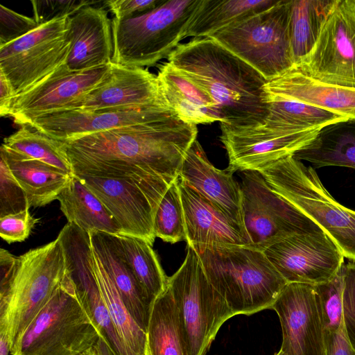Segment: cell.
Instances as JSON below:
<instances>
[{
  "label": "cell",
  "instance_id": "1",
  "mask_svg": "<svg viewBox=\"0 0 355 355\" xmlns=\"http://www.w3.org/2000/svg\"><path fill=\"white\" fill-rule=\"evenodd\" d=\"M197 135L169 107L146 122L58 141L73 175L133 182L162 198Z\"/></svg>",
  "mask_w": 355,
  "mask_h": 355
},
{
  "label": "cell",
  "instance_id": "2",
  "mask_svg": "<svg viewBox=\"0 0 355 355\" xmlns=\"http://www.w3.org/2000/svg\"><path fill=\"white\" fill-rule=\"evenodd\" d=\"M168 62L206 91L217 104L222 122L234 129L263 125L268 82L255 69L209 37L179 44Z\"/></svg>",
  "mask_w": 355,
  "mask_h": 355
},
{
  "label": "cell",
  "instance_id": "3",
  "mask_svg": "<svg viewBox=\"0 0 355 355\" xmlns=\"http://www.w3.org/2000/svg\"><path fill=\"white\" fill-rule=\"evenodd\" d=\"M193 248L207 279L234 315L271 309L288 284L264 252L254 248L232 245Z\"/></svg>",
  "mask_w": 355,
  "mask_h": 355
},
{
  "label": "cell",
  "instance_id": "4",
  "mask_svg": "<svg viewBox=\"0 0 355 355\" xmlns=\"http://www.w3.org/2000/svg\"><path fill=\"white\" fill-rule=\"evenodd\" d=\"M100 338L67 270L47 303L15 343L10 355H80L94 347Z\"/></svg>",
  "mask_w": 355,
  "mask_h": 355
},
{
  "label": "cell",
  "instance_id": "5",
  "mask_svg": "<svg viewBox=\"0 0 355 355\" xmlns=\"http://www.w3.org/2000/svg\"><path fill=\"white\" fill-rule=\"evenodd\" d=\"M259 173L274 192L318 225L345 258L355 261V211L333 198L312 166L290 155Z\"/></svg>",
  "mask_w": 355,
  "mask_h": 355
},
{
  "label": "cell",
  "instance_id": "6",
  "mask_svg": "<svg viewBox=\"0 0 355 355\" xmlns=\"http://www.w3.org/2000/svg\"><path fill=\"white\" fill-rule=\"evenodd\" d=\"M67 272L64 252L58 236L19 256L12 283L0 293V335L8 341L10 351Z\"/></svg>",
  "mask_w": 355,
  "mask_h": 355
},
{
  "label": "cell",
  "instance_id": "7",
  "mask_svg": "<svg viewBox=\"0 0 355 355\" xmlns=\"http://www.w3.org/2000/svg\"><path fill=\"white\" fill-rule=\"evenodd\" d=\"M200 0H170L133 17L112 19V62L125 67L152 66L184 39Z\"/></svg>",
  "mask_w": 355,
  "mask_h": 355
},
{
  "label": "cell",
  "instance_id": "8",
  "mask_svg": "<svg viewBox=\"0 0 355 355\" xmlns=\"http://www.w3.org/2000/svg\"><path fill=\"white\" fill-rule=\"evenodd\" d=\"M291 0L232 24L209 37L250 64L267 81L293 65L290 37Z\"/></svg>",
  "mask_w": 355,
  "mask_h": 355
},
{
  "label": "cell",
  "instance_id": "9",
  "mask_svg": "<svg viewBox=\"0 0 355 355\" xmlns=\"http://www.w3.org/2000/svg\"><path fill=\"white\" fill-rule=\"evenodd\" d=\"M167 287L189 355H205L222 324L234 314L207 279L191 245L181 266L168 277Z\"/></svg>",
  "mask_w": 355,
  "mask_h": 355
},
{
  "label": "cell",
  "instance_id": "10",
  "mask_svg": "<svg viewBox=\"0 0 355 355\" xmlns=\"http://www.w3.org/2000/svg\"><path fill=\"white\" fill-rule=\"evenodd\" d=\"M69 17L39 25L20 38L0 46V71L9 82L14 97L65 64L71 48Z\"/></svg>",
  "mask_w": 355,
  "mask_h": 355
},
{
  "label": "cell",
  "instance_id": "11",
  "mask_svg": "<svg viewBox=\"0 0 355 355\" xmlns=\"http://www.w3.org/2000/svg\"><path fill=\"white\" fill-rule=\"evenodd\" d=\"M241 189L243 221L250 247L264 251L293 235L323 232L274 192L259 172L245 171Z\"/></svg>",
  "mask_w": 355,
  "mask_h": 355
},
{
  "label": "cell",
  "instance_id": "12",
  "mask_svg": "<svg viewBox=\"0 0 355 355\" xmlns=\"http://www.w3.org/2000/svg\"><path fill=\"white\" fill-rule=\"evenodd\" d=\"M295 66L320 81L355 88V0H336L313 47Z\"/></svg>",
  "mask_w": 355,
  "mask_h": 355
},
{
  "label": "cell",
  "instance_id": "13",
  "mask_svg": "<svg viewBox=\"0 0 355 355\" xmlns=\"http://www.w3.org/2000/svg\"><path fill=\"white\" fill-rule=\"evenodd\" d=\"M263 252L287 283L320 284L345 265L342 252L324 232L293 235Z\"/></svg>",
  "mask_w": 355,
  "mask_h": 355
},
{
  "label": "cell",
  "instance_id": "14",
  "mask_svg": "<svg viewBox=\"0 0 355 355\" xmlns=\"http://www.w3.org/2000/svg\"><path fill=\"white\" fill-rule=\"evenodd\" d=\"M220 139L228 157L227 169L259 172L276 161L293 155L311 142L322 130L289 132L260 125L234 129L220 125Z\"/></svg>",
  "mask_w": 355,
  "mask_h": 355
},
{
  "label": "cell",
  "instance_id": "15",
  "mask_svg": "<svg viewBox=\"0 0 355 355\" xmlns=\"http://www.w3.org/2000/svg\"><path fill=\"white\" fill-rule=\"evenodd\" d=\"M77 293L114 355H136L121 340L101 294L93 268L89 233L67 223L58 236Z\"/></svg>",
  "mask_w": 355,
  "mask_h": 355
},
{
  "label": "cell",
  "instance_id": "16",
  "mask_svg": "<svg viewBox=\"0 0 355 355\" xmlns=\"http://www.w3.org/2000/svg\"><path fill=\"white\" fill-rule=\"evenodd\" d=\"M111 64L78 72L69 71L65 64L61 66L26 92L14 97L10 116L21 126L39 116L69 110L107 78Z\"/></svg>",
  "mask_w": 355,
  "mask_h": 355
},
{
  "label": "cell",
  "instance_id": "17",
  "mask_svg": "<svg viewBox=\"0 0 355 355\" xmlns=\"http://www.w3.org/2000/svg\"><path fill=\"white\" fill-rule=\"evenodd\" d=\"M271 309L281 324L282 351L287 355H325L324 329L313 286L288 283Z\"/></svg>",
  "mask_w": 355,
  "mask_h": 355
},
{
  "label": "cell",
  "instance_id": "18",
  "mask_svg": "<svg viewBox=\"0 0 355 355\" xmlns=\"http://www.w3.org/2000/svg\"><path fill=\"white\" fill-rule=\"evenodd\" d=\"M78 178L108 210L121 228V234L141 239L153 245L156 238L154 216L161 198L152 196L133 182L90 176Z\"/></svg>",
  "mask_w": 355,
  "mask_h": 355
},
{
  "label": "cell",
  "instance_id": "19",
  "mask_svg": "<svg viewBox=\"0 0 355 355\" xmlns=\"http://www.w3.org/2000/svg\"><path fill=\"white\" fill-rule=\"evenodd\" d=\"M164 104L157 76L147 69L112 62L107 78L69 110L92 112Z\"/></svg>",
  "mask_w": 355,
  "mask_h": 355
},
{
  "label": "cell",
  "instance_id": "20",
  "mask_svg": "<svg viewBox=\"0 0 355 355\" xmlns=\"http://www.w3.org/2000/svg\"><path fill=\"white\" fill-rule=\"evenodd\" d=\"M168 104L98 111L62 110L35 118L26 125L58 141L132 125L157 118Z\"/></svg>",
  "mask_w": 355,
  "mask_h": 355
},
{
  "label": "cell",
  "instance_id": "21",
  "mask_svg": "<svg viewBox=\"0 0 355 355\" xmlns=\"http://www.w3.org/2000/svg\"><path fill=\"white\" fill-rule=\"evenodd\" d=\"M178 180L189 245L250 246L243 227L179 178Z\"/></svg>",
  "mask_w": 355,
  "mask_h": 355
},
{
  "label": "cell",
  "instance_id": "22",
  "mask_svg": "<svg viewBox=\"0 0 355 355\" xmlns=\"http://www.w3.org/2000/svg\"><path fill=\"white\" fill-rule=\"evenodd\" d=\"M68 27L71 48L65 66L69 71H87L112 63V21L103 8H81L69 17Z\"/></svg>",
  "mask_w": 355,
  "mask_h": 355
},
{
  "label": "cell",
  "instance_id": "23",
  "mask_svg": "<svg viewBox=\"0 0 355 355\" xmlns=\"http://www.w3.org/2000/svg\"><path fill=\"white\" fill-rule=\"evenodd\" d=\"M233 173L227 168H216L196 139L187 153L178 178L245 230L241 185L233 178Z\"/></svg>",
  "mask_w": 355,
  "mask_h": 355
},
{
  "label": "cell",
  "instance_id": "24",
  "mask_svg": "<svg viewBox=\"0 0 355 355\" xmlns=\"http://www.w3.org/2000/svg\"><path fill=\"white\" fill-rule=\"evenodd\" d=\"M266 96L295 101L355 121V88L313 78L293 65L264 87Z\"/></svg>",
  "mask_w": 355,
  "mask_h": 355
},
{
  "label": "cell",
  "instance_id": "25",
  "mask_svg": "<svg viewBox=\"0 0 355 355\" xmlns=\"http://www.w3.org/2000/svg\"><path fill=\"white\" fill-rule=\"evenodd\" d=\"M92 248L115 285L125 306L146 333L154 301L144 290L125 260L116 235L89 232Z\"/></svg>",
  "mask_w": 355,
  "mask_h": 355
},
{
  "label": "cell",
  "instance_id": "26",
  "mask_svg": "<svg viewBox=\"0 0 355 355\" xmlns=\"http://www.w3.org/2000/svg\"><path fill=\"white\" fill-rule=\"evenodd\" d=\"M157 78L167 104L181 120L196 125L222 122L209 94L168 62L159 67Z\"/></svg>",
  "mask_w": 355,
  "mask_h": 355
},
{
  "label": "cell",
  "instance_id": "27",
  "mask_svg": "<svg viewBox=\"0 0 355 355\" xmlns=\"http://www.w3.org/2000/svg\"><path fill=\"white\" fill-rule=\"evenodd\" d=\"M0 157L25 191L31 207H43L57 200L73 175L2 145Z\"/></svg>",
  "mask_w": 355,
  "mask_h": 355
},
{
  "label": "cell",
  "instance_id": "28",
  "mask_svg": "<svg viewBox=\"0 0 355 355\" xmlns=\"http://www.w3.org/2000/svg\"><path fill=\"white\" fill-rule=\"evenodd\" d=\"M57 200L68 222L81 230L120 235L119 225L101 200L80 178L73 175Z\"/></svg>",
  "mask_w": 355,
  "mask_h": 355
},
{
  "label": "cell",
  "instance_id": "29",
  "mask_svg": "<svg viewBox=\"0 0 355 355\" xmlns=\"http://www.w3.org/2000/svg\"><path fill=\"white\" fill-rule=\"evenodd\" d=\"M293 157L314 168L344 166L355 168V121L347 120L323 128Z\"/></svg>",
  "mask_w": 355,
  "mask_h": 355
},
{
  "label": "cell",
  "instance_id": "30",
  "mask_svg": "<svg viewBox=\"0 0 355 355\" xmlns=\"http://www.w3.org/2000/svg\"><path fill=\"white\" fill-rule=\"evenodd\" d=\"M279 0H200L185 31L184 39L207 37Z\"/></svg>",
  "mask_w": 355,
  "mask_h": 355
},
{
  "label": "cell",
  "instance_id": "31",
  "mask_svg": "<svg viewBox=\"0 0 355 355\" xmlns=\"http://www.w3.org/2000/svg\"><path fill=\"white\" fill-rule=\"evenodd\" d=\"M146 337L148 355H189L176 308L167 285L154 301Z\"/></svg>",
  "mask_w": 355,
  "mask_h": 355
},
{
  "label": "cell",
  "instance_id": "32",
  "mask_svg": "<svg viewBox=\"0 0 355 355\" xmlns=\"http://www.w3.org/2000/svg\"><path fill=\"white\" fill-rule=\"evenodd\" d=\"M336 0H291L290 37L294 65L313 47Z\"/></svg>",
  "mask_w": 355,
  "mask_h": 355
},
{
  "label": "cell",
  "instance_id": "33",
  "mask_svg": "<svg viewBox=\"0 0 355 355\" xmlns=\"http://www.w3.org/2000/svg\"><path fill=\"white\" fill-rule=\"evenodd\" d=\"M268 115L265 127L281 131L295 132L320 128L348 119L331 112L295 101L266 96Z\"/></svg>",
  "mask_w": 355,
  "mask_h": 355
},
{
  "label": "cell",
  "instance_id": "34",
  "mask_svg": "<svg viewBox=\"0 0 355 355\" xmlns=\"http://www.w3.org/2000/svg\"><path fill=\"white\" fill-rule=\"evenodd\" d=\"M93 251V268L102 297L124 344L136 355H148L146 333L125 306L115 285Z\"/></svg>",
  "mask_w": 355,
  "mask_h": 355
},
{
  "label": "cell",
  "instance_id": "35",
  "mask_svg": "<svg viewBox=\"0 0 355 355\" xmlns=\"http://www.w3.org/2000/svg\"><path fill=\"white\" fill-rule=\"evenodd\" d=\"M116 237L139 283L155 300L166 288L168 277L165 275L153 245L137 237L123 234L116 235Z\"/></svg>",
  "mask_w": 355,
  "mask_h": 355
},
{
  "label": "cell",
  "instance_id": "36",
  "mask_svg": "<svg viewBox=\"0 0 355 355\" xmlns=\"http://www.w3.org/2000/svg\"><path fill=\"white\" fill-rule=\"evenodd\" d=\"M2 146L73 175L71 164L59 141L29 125H21L18 130L4 139Z\"/></svg>",
  "mask_w": 355,
  "mask_h": 355
},
{
  "label": "cell",
  "instance_id": "37",
  "mask_svg": "<svg viewBox=\"0 0 355 355\" xmlns=\"http://www.w3.org/2000/svg\"><path fill=\"white\" fill-rule=\"evenodd\" d=\"M153 230L155 237L175 243L186 241V230L178 178L167 189L156 209Z\"/></svg>",
  "mask_w": 355,
  "mask_h": 355
},
{
  "label": "cell",
  "instance_id": "38",
  "mask_svg": "<svg viewBox=\"0 0 355 355\" xmlns=\"http://www.w3.org/2000/svg\"><path fill=\"white\" fill-rule=\"evenodd\" d=\"M344 266L329 281L314 286L318 297L324 331H336L343 322Z\"/></svg>",
  "mask_w": 355,
  "mask_h": 355
},
{
  "label": "cell",
  "instance_id": "39",
  "mask_svg": "<svg viewBox=\"0 0 355 355\" xmlns=\"http://www.w3.org/2000/svg\"><path fill=\"white\" fill-rule=\"evenodd\" d=\"M26 193L0 157V218L29 210Z\"/></svg>",
  "mask_w": 355,
  "mask_h": 355
},
{
  "label": "cell",
  "instance_id": "40",
  "mask_svg": "<svg viewBox=\"0 0 355 355\" xmlns=\"http://www.w3.org/2000/svg\"><path fill=\"white\" fill-rule=\"evenodd\" d=\"M33 18L37 25L50 21L71 17L81 8L100 3L88 0H43L31 1Z\"/></svg>",
  "mask_w": 355,
  "mask_h": 355
},
{
  "label": "cell",
  "instance_id": "41",
  "mask_svg": "<svg viewBox=\"0 0 355 355\" xmlns=\"http://www.w3.org/2000/svg\"><path fill=\"white\" fill-rule=\"evenodd\" d=\"M37 26L33 17L0 5V46L20 38Z\"/></svg>",
  "mask_w": 355,
  "mask_h": 355
},
{
  "label": "cell",
  "instance_id": "42",
  "mask_svg": "<svg viewBox=\"0 0 355 355\" xmlns=\"http://www.w3.org/2000/svg\"><path fill=\"white\" fill-rule=\"evenodd\" d=\"M343 311L348 339L355 349V261L344 265Z\"/></svg>",
  "mask_w": 355,
  "mask_h": 355
},
{
  "label": "cell",
  "instance_id": "43",
  "mask_svg": "<svg viewBox=\"0 0 355 355\" xmlns=\"http://www.w3.org/2000/svg\"><path fill=\"white\" fill-rule=\"evenodd\" d=\"M37 221L29 210L3 216L0 218V236L8 243L24 241Z\"/></svg>",
  "mask_w": 355,
  "mask_h": 355
},
{
  "label": "cell",
  "instance_id": "44",
  "mask_svg": "<svg viewBox=\"0 0 355 355\" xmlns=\"http://www.w3.org/2000/svg\"><path fill=\"white\" fill-rule=\"evenodd\" d=\"M159 0H109L104 1L106 7L117 20L135 17L148 12L160 4Z\"/></svg>",
  "mask_w": 355,
  "mask_h": 355
},
{
  "label": "cell",
  "instance_id": "45",
  "mask_svg": "<svg viewBox=\"0 0 355 355\" xmlns=\"http://www.w3.org/2000/svg\"><path fill=\"white\" fill-rule=\"evenodd\" d=\"M325 355H355V349L351 345L344 322L336 331H324Z\"/></svg>",
  "mask_w": 355,
  "mask_h": 355
},
{
  "label": "cell",
  "instance_id": "46",
  "mask_svg": "<svg viewBox=\"0 0 355 355\" xmlns=\"http://www.w3.org/2000/svg\"><path fill=\"white\" fill-rule=\"evenodd\" d=\"M14 94L5 76L0 71V115L10 116Z\"/></svg>",
  "mask_w": 355,
  "mask_h": 355
},
{
  "label": "cell",
  "instance_id": "47",
  "mask_svg": "<svg viewBox=\"0 0 355 355\" xmlns=\"http://www.w3.org/2000/svg\"><path fill=\"white\" fill-rule=\"evenodd\" d=\"M93 349L96 355H114L107 343L102 338H100Z\"/></svg>",
  "mask_w": 355,
  "mask_h": 355
},
{
  "label": "cell",
  "instance_id": "48",
  "mask_svg": "<svg viewBox=\"0 0 355 355\" xmlns=\"http://www.w3.org/2000/svg\"><path fill=\"white\" fill-rule=\"evenodd\" d=\"M0 355H10V347L7 339L0 335Z\"/></svg>",
  "mask_w": 355,
  "mask_h": 355
},
{
  "label": "cell",
  "instance_id": "49",
  "mask_svg": "<svg viewBox=\"0 0 355 355\" xmlns=\"http://www.w3.org/2000/svg\"><path fill=\"white\" fill-rule=\"evenodd\" d=\"M80 355H96L94 349H93V347L87 351H86L85 352L83 353L82 354Z\"/></svg>",
  "mask_w": 355,
  "mask_h": 355
},
{
  "label": "cell",
  "instance_id": "50",
  "mask_svg": "<svg viewBox=\"0 0 355 355\" xmlns=\"http://www.w3.org/2000/svg\"><path fill=\"white\" fill-rule=\"evenodd\" d=\"M275 355H287L286 354H285L283 351H282L281 349L277 352L276 353Z\"/></svg>",
  "mask_w": 355,
  "mask_h": 355
}]
</instances>
